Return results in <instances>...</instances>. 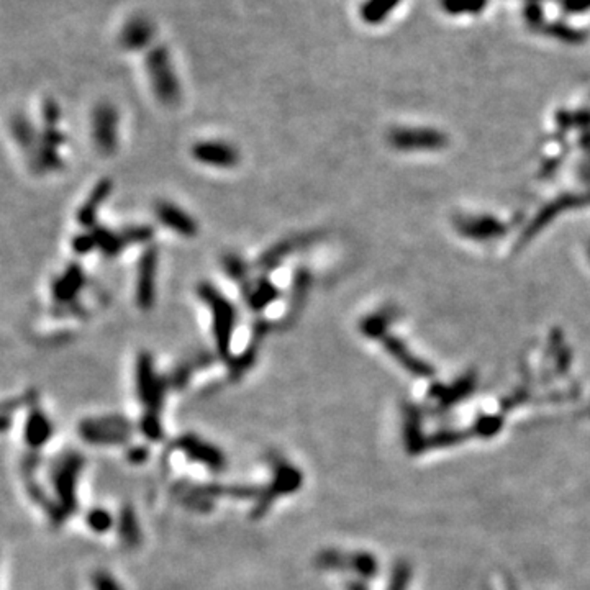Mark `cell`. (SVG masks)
<instances>
[{
	"label": "cell",
	"instance_id": "cell-1",
	"mask_svg": "<svg viewBox=\"0 0 590 590\" xmlns=\"http://www.w3.org/2000/svg\"><path fill=\"white\" fill-rule=\"evenodd\" d=\"M197 294H199L202 302L207 305V308L212 313L213 339L218 356L223 357L225 361H230L231 343H233L236 320H238L235 305L217 287L209 282H202L197 287Z\"/></svg>",
	"mask_w": 590,
	"mask_h": 590
},
{
	"label": "cell",
	"instance_id": "cell-2",
	"mask_svg": "<svg viewBox=\"0 0 590 590\" xmlns=\"http://www.w3.org/2000/svg\"><path fill=\"white\" fill-rule=\"evenodd\" d=\"M146 69L158 101L167 107L176 105L180 98V84L166 46L158 45L149 50L146 56Z\"/></svg>",
	"mask_w": 590,
	"mask_h": 590
},
{
	"label": "cell",
	"instance_id": "cell-3",
	"mask_svg": "<svg viewBox=\"0 0 590 590\" xmlns=\"http://www.w3.org/2000/svg\"><path fill=\"white\" fill-rule=\"evenodd\" d=\"M118 114L110 103H98L92 112V138L105 156L114 154L118 145Z\"/></svg>",
	"mask_w": 590,
	"mask_h": 590
},
{
	"label": "cell",
	"instance_id": "cell-4",
	"mask_svg": "<svg viewBox=\"0 0 590 590\" xmlns=\"http://www.w3.org/2000/svg\"><path fill=\"white\" fill-rule=\"evenodd\" d=\"M159 262V249L148 246L138 262L136 277V305L141 310H151L156 300V274Z\"/></svg>",
	"mask_w": 590,
	"mask_h": 590
},
{
	"label": "cell",
	"instance_id": "cell-5",
	"mask_svg": "<svg viewBox=\"0 0 590 590\" xmlns=\"http://www.w3.org/2000/svg\"><path fill=\"white\" fill-rule=\"evenodd\" d=\"M192 158L204 166L231 169L240 162V151L226 141L202 140L197 141L191 149Z\"/></svg>",
	"mask_w": 590,
	"mask_h": 590
},
{
	"label": "cell",
	"instance_id": "cell-6",
	"mask_svg": "<svg viewBox=\"0 0 590 590\" xmlns=\"http://www.w3.org/2000/svg\"><path fill=\"white\" fill-rule=\"evenodd\" d=\"M85 284V274L79 264H69L61 275L51 284V295L58 307H69L79 304L77 297Z\"/></svg>",
	"mask_w": 590,
	"mask_h": 590
},
{
	"label": "cell",
	"instance_id": "cell-7",
	"mask_svg": "<svg viewBox=\"0 0 590 590\" xmlns=\"http://www.w3.org/2000/svg\"><path fill=\"white\" fill-rule=\"evenodd\" d=\"M313 240H315L313 235H297L291 236V238L281 240L279 243L273 244L268 251H264L257 257V261L254 262V268H257L268 275L269 273H273L274 269H277L286 257L292 256L295 251L302 249L305 244L312 243Z\"/></svg>",
	"mask_w": 590,
	"mask_h": 590
},
{
	"label": "cell",
	"instance_id": "cell-8",
	"mask_svg": "<svg viewBox=\"0 0 590 590\" xmlns=\"http://www.w3.org/2000/svg\"><path fill=\"white\" fill-rule=\"evenodd\" d=\"M154 215H156V218L161 222L162 226L169 228L171 231L182 236V238H193L199 233V225H197L192 215H189L186 210H182L179 205L172 204V202H158L156 207H154Z\"/></svg>",
	"mask_w": 590,
	"mask_h": 590
},
{
	"label": "cell",
	"instance_id": "cell-9",
	"mask_svg": "<svg viewBox=\"0 0 590 590\" xmlns=\"http://www.w3.org/2000/svg\"><path fill=\"white\" fill-rule=\"evenodd\" d=\"M241 295L251 312L261 313L281 297V291L268 275L262 274L257 279H249L244 282L241 286Z\"/></svg>",
	"mask_w": 590,
	"mask_h": 590
},
{
	"label": "cell",
	"instance_id": "cell-10",
	"mask_svg": "<svg viewBox=\"0 0 590 590\" xmlns=\"http://www.w3.org/2000/svg\"><path fill=\"white\" fill-rule=\"evenodd\" d=\"M112 191H114V182H112L110 179L98 180L84 204L77 210V223H79L81 226H84L85 230H92V228L98 225V209L105 204V200L110 197Z\"/></svg>",
	"mask_w": 590,
	"mask_h": 590
},
{
	"label": "cell",
	"instance_id": "cell-11",
	"mask_svg": "<svg viewBox=\"0 0 590 590\" xmlns=\"http://www.w3.org/2000/svg\"><path fill=\"white\" fill-rule=\"evenodd\" d=\"M153 34V25L146 19L136 17V19H131L125 25L122 32V45L127 50L140 51L151 43Z\"/></svg>",
	"mask_w": 590,
	"mask_h": 590
},
{
	"label": "cell",
	"instance_id": "cell-12",
	"mask_svg": "<svg viewBox=\"0 0 590 590\" xmlns=\"http://www.w3.org/2000/svg\"><path fill=\"white\" fill-rule=\"evenodd\" d=\"M12 135H14L15 141L19 146L23 149L25 154H28V159L33 156V153L36 151L38 145H40V133L36 131L34 125L25 117V115H15L12 117L10 122Z\"/></svg>",
	"mask_w": 590,
	"mask_h": 590
},
{
	"label": "cell",
	"instance_id": "cell-13",
	"mask_svg": "<svg viewBox=\"0 0 590 590\" xmlns=\"http://www.w3.org/2000/svg\"><path fill=\"white\" fill-rule=\"evenodd\" d=\"M90 231H92L94 240H96L97 249L103 254V256H107V257L118 256V254L122 253L125 248L130 246L127 238H125L122 230L114 231V230H110V228L97 225L96 228H92Z\"/></svg>",
	"mask_w": 590,
	"mask_h": 590
},
{
	"label": "cell",
	"instance_id": "cell-14",
	"mask_svg": "<svg viewBox=\"0 0 590 590\" xmlns=\"http://www.w3.org/2000/svg\"><path fill=\"white\" fill-rule=\"evenodd\" d=\"M310 282H312V277H310V273L307 269H297L294 274V281H292V291H291V315L288 318H295L297 313L302 310V304L305 300V295H307L308 288H310Z\"/></svg>",
	"mask_w": 590,
	"mask_h": 590
},
{
	"label": "cell",
	"instance_id": "cell-15",
	"mask_svg": "<svg viewBox=\"0 0 590 590\" xmlns=\"http://www.w3.org/2000/svg\"><path fill=\"white\" fill-rule=\"evenodd\" d=\"M222 268L225 269V273L231 281L238 282L240 286H243L244 282H248L251 279L249 275V266L244 260H241L238 254H226L222 260Z\"/></svg>",
	"mask_w": 590,
	"mask_h": 590
},
{
	"label": "cell",
	"instance_id": "cell-16",
	"mask_svg": "<svg viewBox=\"0 0 590 590\" xmlns=\"http://www.w3.org/2000/svg\"><path fill=\"white\" fill-rule=\"evenodd\" d=\"M397 0H368L361 8V17L368 23H377L387 15V12L395 6Z\"/></svg>",
	"mask_w": 590,
	"mask_h": 590
},
{
	"label": "cell",
	"instance_id": "cell-17",
	"mask_svg": "<svg viewBox=\"0 0 590 590\" xmlns=\"http://www.w3.org/2000/svg\"><path fill=\"white\" fill-rule=\"evenodd\" d=\"M72 249H74V253L79 254V256H84V254H87L90 251H94V249H97L96 240H94V236H92V231L87 230L83 235L74 236V240H72Z\"/></svg>",
	"mask_w": 590,
	"mask_h": 590
},
{
	"label": "cell",
	"instance_id": "cell-18",
	"mask_svg": "<svg viewBox=\"0 0 590 590\" xmlns=\"http://www.w3.org/2000/svg\"><path fill=\"white\" fill-rule=\"evenodd\" d=\"M59 117H61L59 105L53 98H48L45 105H43V122H45V127H58Z\"/></svg>",
	"mask_w": 590,
	"mask_h": 590
}]
</instances>
